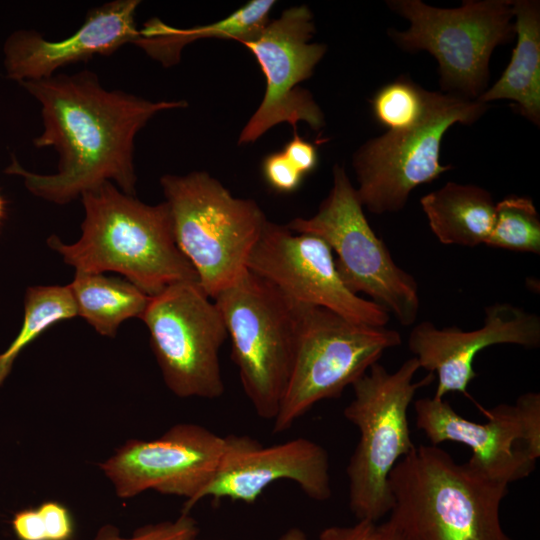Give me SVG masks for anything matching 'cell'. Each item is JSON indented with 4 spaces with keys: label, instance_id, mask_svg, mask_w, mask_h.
<instances>
[{
    "label": "cell",
    "instance_id": "cell-35",
    "mask_svg": "<svg viewBox=\"0 0 540 540\" xmlns=\"http://www.w3.org/2000/svg\"><path fill=\"white\" fill-rule=\"evenodd\" d=\"M195 540H200V539H197V538H196Z\"/></svg>",
    "mask_w": 540,
    "mask_h": 540
},
{
    "label": "cell",
    "instance_id": "cell-29",
    "mask_svg": "<svg viewBox=\"0 0 540 540\" xmlns=\"http://www.w3.org/2000/svg\"><path fill=\"white\" fill-rule=\"evenodd\" d=\"M291 164L303 175L312 172L318 163V154L315 146L302 139L295 132L293 138L282 150Z\"/></svg>",
    "mask_w": 540,
    "mask_h": 540
},
{
    "label": "cell",
    "instance_id": "cell-26",
    "mask_svg": "<svg viewBox=\"0 0 540 540\" xmlns=\"http://www.w3.org/2000/svg\"><path fill=\"white\" fill-rule=\"evenodd\" d=\"M198 533L197 521L190 513H181L173 521L140 527L130 537H122L118 528L113 525H104L93 540H195Z\"/></svg>",
    "mask_w": 540,
    "mask_h": 540
},
{
    "label": "cell",
    "instance_id": "cell-15",
    "mask_svg": "<svg viewBox=\"0 0 540 540\" xmlns=\"http://www.w3.org/2000/svg\"><path fill=\"white\" fill-rule=\"evenodd\" d=\"M247 269L296 303L325 308L368 326L386 327L390 320L380 306L346 288L330 247L316 235L296 233L268 220L249 255Z\"/></svg>",
    "mask_w": 540,
    "mask_h": 540
},
{
    "label": "cell",
    "instance_id": "cell-13",
    "mask_svg": "<svg viewBox=\"0 0 540 540\" xmlns=\"http://www.w3.org/2000/svg\"><path fill=\"white\" fill-rule=\"evenodd\" d=\"M313 15L305 5L284 10L254 37L240 42L256 58L266 79L264 97L242 129L238 143L255 142L270 128L288 123L294 132L300 121L313 130L324 126V115L312 94L299 87L310 78L326 53V45L310 42Z\"/></svg>",
    "mask_w": 540,
    "mask_h": 540
},
{
    "label": "cell",
    "instance_id": "cell-7",
    "mask_svg": "<svg viewBox=\"0 0 540 540\" xmlns=\"http://www.w3.org/2000/svg\"><path fill=\"white\" fill-rule=\"evenodd\" d=\"M286 226L328 244L335 254L336 270L350 292L369 296L402 326L415 323L420 309L418 283L397 265L386 243L369 225L344 167L334 165L332 187L318 211Z\"/></svg>",
    "mask_w": 540,
    "mask_h": 540
},
{
    "label": "cell",
    "instance_id": "cell-11",
    "mask_svg": "<svg viewBox=\"0 0 540 540\" xmlns=\"http://www.w3.org/2000/svg\"><path fill=\"white\" fill-rule=\"evenodd\" d=\"M168 389L180 398L223 395L219 351L228 338L222 315L197 281L169 285L140 318Z\"/></svg>",
    "mask_w": 540,
    "mask_h": 540
},
{
    "label": "cell",
    "instance_id": "cell-2",
    "mask_svg": "<svg viewBox=\"0 0 540 540\" xmlns=\"http://www.w3.org/2000/svg\"><path fill=\"white\" fill-rule=\"evenodd\" d=\"M81 200L80 238L73 244L56 235L47 239L48 246L75 271L119 273L150 297L174 283L198 282L176 244L165 201L143 203L112 182L86 191Z\"/></svg>",
    "mask_w": 540,
    "mask_h": 540
},
{
    "label": "cell",
    "instance_id": "cell-21",
    "mask_svg": "<svg viewBox=\"0 0 540 540\" xmlns=\"http://www.w3.org/2000/svg\"><path fill=\"white\" fill-rule=\"evenodd\" d=\"M273 0H252L227 17L193 28L172 27L153 18L144 23L135 45L149 56L169 67L179 62L187 44L203 38L245 41L257 35L269 22Z\"/></svg>",
    "mask_w": 540,
    "mask_h": 540
},
{
    "label": "cell",
    "instance_id": "cell-12",
    "mask_svg": "<svg viewBox=\"0 0 540 540\" xmlns=\"http://www.w3.org/2000/svg\"><path fill=\"white\" fill-rule=\"evenodd\" d=\"M416 426L437 446L445 441L470 448L466 462L481 475L509 485L529 476L540 457V394L527 392L515 404L487 411L486 421H470L449 402L424 397L414 402Z\"/></svg>",
    "mask_w": 540,
    "mask_h": 540
},
{
    "label": "cell",
    "instance_id": "cell-4",
    "mask_svg": "<svg viewBox=\"0 0 540 540\" xmlns=\"http://www.w3.org/2000/svg\"><path fill=\"white\" fill-rule=\"evenodd\" d=\"M160 184L176 244L214 299L247 270L268 220L256 201L233 196L207 172L166 174Z\"/></svg>",
    "mask_w": 540,
    "mask_h": 540
},
{
    "label": "cell",
    "instance_id": "cell-23",
    "mask_svg": "<svg viewBox=\"0 0 540 540\" xmlns=\"http://www.w3.org/2000/svg\"><path fill=\"white\" fill-rule=\"evenodd\" d=\"M77 309L68 285L30 286L24 300L22 326L0 353V386L10 374L20 353L54 324L77 317Z\"/></svg>",
    "mask_w": 540,
    "mask_h": 540
},
{
    "label": "cell",
    "instance_id": "cell-34",
    "mask_svg": "<svg viewBox=\"0 0 540 540\" xmlns=\"http://www.w3.org/2000/svg\"><path fill=\"white\" fill-rule=\"evenodd\" d=\"M5 208H6V204H5V201L2 197V195L0 194V226L2 224V221L4 219V216H5Z\"/></svg>",
    "mask_w": 540,
    "mask_h": 540
},
{
    "label": "cell",
    "instance_id": "cell-20",
    "mask_svg": "<svg viewBox=\"0 0 540 540\" xmlns=\"http://www.w3.org/2000/svg\"><path fill=\"white\" fill-rule=\"evenodd\" d=\"M420 204L440 243L463 247L485 245L494 224L496 207L485 188L447 182L424 195Z\"/></svg>",
    "mask_w": 540,
    "mask_h": 540
},
{
    "label": "cell",
    "instance_id": "cell-25",
    "mask_svg": "<svg viewBox=\"0 0 540 540\" xmlns=\"http://www.w3.org/2000/svg\"><path fill=\"white\" fill-rule=\"evenodd\" d=\"M376 121L388 131L410 128L423 117L427 106V90L406 77L381 87L371 100Z\"/></svg>",
    "mask_w": 540,
    "mask_h": 540
},
{
    "label": "cell",
    "instance_id": "cell-3",
    "mask_svg": "<svg viewBox=\"0 0 540 540\" xmlns=\"http://www.w3.org/2000/svg\"><path fill=\"white\" fill-rule=\"evenodd\" d=\"M388 523L404 540H513L499 510L508 485L458 464L435 445H420L389 475Z\"/></svg>",
    "mask_w": 540,
    "mask_h": 540
},
{
    "label": "cell",
    "instance_id": "cell-22",
    "mask_svg": "<svg viewBox=\"0 0 540 540\" xmlns=\"http://www.w3.org/2000/svg\"><path fill=\"white\" fill-rule=\"evenodd\" d=\"M82 317L95 331L115 337L122 322L141 318L150 296L126 279L75 271L68 284Z\"/></svg>",
    "mask_w": 540,
    "mask_h": 540
},
{
    "label": "cell",
    "instance_id": "cell-1",
    "mask_svg": "<svg viewBox=\"0 0 540 540\" xmlns=\"http://www.w3.org/2000/svg\"><path fill=\"white\" fill-rule=\"evenodd\" d=\"M19 84L41 106L43 131L33 139L34 146L53 147L59 161L55 173L39 174L12 156L5 173L21 177L29 192L58 205L105 182L135 196L137 133L156 114L188 106L185 100L151 101L107 90L89 70Z\"/></svg>",
    "mask_w": 540,
    "mask_h": 540
},
{
    "label": "cell",
    "instance_id": "cell-14",
    "mask_svg": "<svg viewBox=\"0 0 540 540\" xmlns=\"http://www.w3.org/2000/svg\"><path fill=\"white\" fill-rule=\"evenodd\" d=\"M229 443L194 423H178L162 436L129 439L99 464L116 496L128 499L147 490L181 496L190 513L200 491L215 475Z\"/></svg>",
    "mask_w": 540,
    "mask_h": 540
},
{
    "label": "cell",
    "instance_id": "cell-5",
    "mask_svg": "<svg viewBox=\"0 0 540 540\" xmlns=\"http://www.w3.org/2000/svg\"><path fill=\"white\" fill-rule=\"evenodd\" d=\"M420 369L415 357L389 372L378 362L351 386L353 400L344 417L359 431V440L346 468L349 506L358 521L377 520L392 508L389 475L413 444L408 409L418 389L429 385L433 374L414 382Z\"/></svg>",
    "mask_w": 540,
    "mask_h": 540
},
{
    "label": "cell",
    "instance_id": "cell-16",
    "mask_svg": "<svg viewBox=\"0 0 540 540\" xmlns=\"http://www.w3.org/2000/svg\"><path fill=\"white\" fill-rule=\"evenodd\" d=\"M229 443L212 479L200 491L194 506L204 498L254 503L271 484L289 480L311 499L331 497L327 451L307 438L262 446L248 436H228Z\"/></svg>",
    "mask_w": 540,
    "mask_h": 540
},
{
    "label": "cell",
    "instance_id": "cell-33",
    "mask_svg": "<svg viewBox=\"0 0 540 540\" xmlns=\"http://www.w3.org/2000/svg\"><path fill=\"white\" fill-rule=\"evenodd\" d=\"M278 540H307L306 534L297 527L287 530Z\"/></svg>",
    "mask_w": 540,
    "mask_h": 540
},
{
    "label": "cell",
    "instance_id": "cell-19",
    "mask_svg": "<svg viewBox=\"0 0 540 540\" xmlns=\"http://www.w3.org/2000/svg\"><path fill=\"white\" fill-rule=\"evenodd\" d=\"M517 42L501 77L477 99L483 103L510 100L534 125L540 124V4L513 1Z\"/></svg>",
    "mask_w": 540,
    "mask_h": 540
},
{
    "label": "cell",
    "instance_id": "cell-18",
    "mask_svg": "<svg viewBox=\"0 0 540 540\" xmlns=\"http://www.w3.org/2000/svg\"><path fill=\"white\" fill-rule=\"evenodd\" d=\"M139 0H114L88 11L81 26L60 40L35 30H17L3 45L6 77L18 83L51 77L67 65L108 56L140 39L135 15Z\"/></svg>",
    "mask_w": 540,
    "mask_h": 540
},
{
    "label": "cell",
    "instance_id": "cell-28",
    "mask_svg": "<svg viewBox=\"0 0 540 540\" xmlns=\"http://www.w3.org/2000/svg\"><path fill=\"white\" fill-rule=\"evenodd\" d=\"M42 519L46 540H71L74 522L68 508L57 501H45L37 507Z\"/></svg>",
    "mask_w": 540,
    "mask_h": 540
},
{
    "label": "cell",
    "instance_id": "cell-32",
    "mask_svg": "<svg viewBox=\"0 0 540 540\" xmlns=\"http://www.w3.org/2000/svg\"><path fill=\"white\" fill-rule=\"evenodd\" d=\"M371 540H404L399 533L386 521L375 526Z\"/></svg>",
    "mask_w": 540,
    "mask_h": 540
},
{
    "label": "cell",
    "instance_id": "cell-10",
    "mask_svg": "<svg viewBox=\"0 0 540 540\" xmlns=\"http://www.w3.org/2000/svg\"><path fill=\"white\" fill-rule=\"evenodd\" d=\"M394 329L358 324L302 305L296 352L273 432L282 433L322 400L339 398L383 353L399 346Z\"/></svg>",
    "mask_w": 540,
    "mask_h": 540
},
{
    "label": "cell",
    "instance_id": "cell-31",
    "mask_svg": "<svg viewBox=\"0 0 540 540\" xmlns=\"http://www.w3.org/2000/svg\"><path fill=\"white\" fill-rule=\"evenodd\" d=\"M375 526L365 520L352 526H331L320 533L319 540H371Z\"/></svg>",
    "mask_w": 540,
    "mask_h": 540
},
{
    "label": "cell",
    "instance_id": "cell-9",
    "mask_svg": "<svg viewBox=\"0 0 540 540\" xmlns=\"http://www.w3.org/2000/svg\"><path fill=\"white\" fill-rule=\"evenodd\" d=\"M489 108L487 103L427 90V106L414 126L370 139L353 156L363 206L373 214L402 210L418 186L431 183L452 167L440 162L442 139L456 123L470 125Z\"/></svg>",
    "mask_w": 540,
    "mask_h": 540
},
{
    "label": "cell",
    "instance_id": "cell-17",
    "mask_svg": "<svg viewBox=\"0 0 540 540\" xmlns=\"http://www.w3.org/2000/svg\"><path fill=\"white\" fill-rule=\"evenodd\" d=\"M512 344L527 349L540 346V318L510 303H495L485 308L481 328L471 331L456 326L437 328L422 321L412 328L408 348L420 368L437 376L433 397L442 399L451 392L466 393L476 377L477 354L492 345Z\"/></svg>",
    "mask_w": 540,
    "mask_h": 540
},
{
    "label": "cell",
    "instance_id": "cell-30",
    "mask_svg": "<svg viewBox=\"0 0 540 540\" xmlns=\"http://www.w3.org/2000/svg\"><path fill=\"white\" fill-rule=\"evenodd\" d=\"M11 525L18 540H46L42 519L37 507L16 512Z\"/></svg>",
    "mask_w": 540,
    "mask_h": 540
},
{
    "label": "cell",
    "instance_id": "cell-27",
    "mask_svg": "<svg viewBox=\"0 0 540 540\" xmlns=\"http://www.w3.org/2000/svg\"><path fill=\"white\" fill-rule=\"evenodd\" d=\"M262 173L267 184L280 193L297 190L304 177L282 151L271 153L264 158Z\"/></svg>",
    "mask_w": 540,
    "mask_h": 540
},
{
    "label": "cell",
    "instance_id": "cell-8",
    "mask_svg": "<svg viewBox=\"0 0 540 540\" xmlns=\"http://www.w3.org/2000/svg\"><path fill=\"white\" fill-rule=\"evenodd\" d=\"M387 3L410 23L405 31L390 29L389 35L408 52L434 56L444 91L471 100L486 91L494 49L515 35L512 0H468L452 9L420 0Z\"/></svg>",
    "mask_w": 540,
    "mask_h": 540
},
{
    "label": "cell",
    "instance_id": "cell-6",
    "mask_svg": "<svg viewBox=\"0 0 540 540\" xmlns=\"http://www.w3.org/2000/svg\"><path fill=\"white\" fill-rule=\"evenodd\" d=\"M256 414L274 420L292 370L303 304L246 270L213 299Z\"/></svg>",
    "mask_w": 540,
    "mask_h": 540
},
{
    "label": "cell",
    "instance_id": "cell-24",
    "mask_svg": "<svg viewBox=\"0 0 540 540\" xmlns=\"http://www.w3.org/2000/svg\"><path fill=\"white\" fill-rule=\"evenodd\" d=\"M486 246L540 254V218L531 198L510 195L496 203Z\"/></svg>",
    "mask_w": 540,
    "mask_h": 540
}]
</instances>
